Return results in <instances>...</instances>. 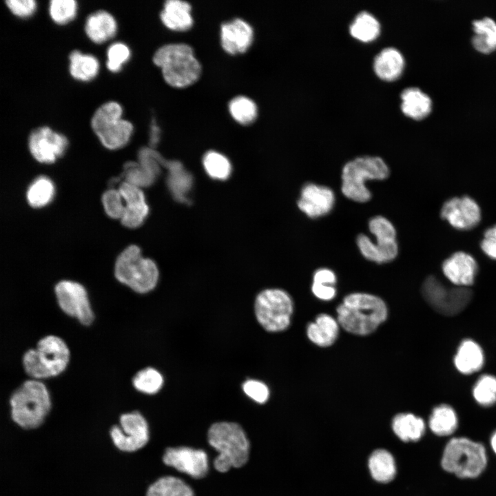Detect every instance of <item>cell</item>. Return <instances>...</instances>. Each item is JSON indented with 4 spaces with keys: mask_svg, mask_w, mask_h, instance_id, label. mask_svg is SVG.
<instances>
[{
    "mask_svg": "<svg viewBox=\"0 0 496 496\" xmlns=\"http://www.w3.org/2000/svg\"><path fill=\"white\" fill-rule=\"evenodd\" d=\"M337 320L345 331L365 336L375 332L387 319L386 303L380 297L364 292L345 296L336 308Z\"/></svg>",
    "mask_w": 496,
    "mask_h": 496,
    "instance_id": "6da1fadb",
    "label": "cell"
},
{
    "mask_svg": "<svg viewBox=\"0 0 496 496\" xmlns=\"http://www.w3.org/2000/svg\"><path fill=\"white\" fill-rule=\"evenodd\" d=\"M11 418L24 429H34L44 422L51 409L46 386L40 380L23 382L10 398Z\"/></svg>",
    "mask_w": 496,
    "mask_h": 496,
    "instance_id": "7a4b0ae2",
    "label": "cell"
},
{
    "mask_svg": "<svg viewBox=\"0 0 496 496\" xmlns=\"http://www.w3.org/2000/svg\"><path fill=\"white\" fill-rule=\"evenodd\" d=\"M153 62L161 68L163 79L174 87H185L200 77L202 68L191 46L186 43H169L159 48Z\"/></svg>",
    "mask_w": 496,
    "mask_h": 496,
    "instance_id": "3957f363",
    "label": "cell"
},
{
    "mask_svg": "<svg viewBox=\"0 0 496 496\" xmlns=\"http://www.w3.org/2000/svg\"><path fill=\"white\" fill-rule=\"evenodd\" d=\"M208 441L218 452L214 466L219 472L240 467L247 462L249 442L238 424L226 422L214 424L209 430Z\"/></svg>",
    "mask_w": 496,
    "mask_h": 496,
    "instance_id": "277c9868",
    "label": "cell"
},
{
    "mask_svg": "<svg viewBox=\"0 0 496 496\" xmlns=\"http://www.w3.org/2000/svg\"><path fill=\"white\" fill-rule=\"evenodd\" d=\"M390 170L380 156H362L348 161L342 169L341 191L343 195L357 203L368 202L371 193L365 183L367 180H384Z\"/></svg>",
    "mask_w": 496,
    "mask_h": 496,
    "instance_id": "5b68a950",
    "label": "cell"
},
{
    "mask_svg": "<svg viewBox=\"0 0 496 496\" xmlns=\"http://www.w3.org/2000/svg\"><path fill=\"white\" fill-rule=\"evenodd\" d=\"M114 273L120 282L140 293L154 289L159 276L155 262L142 257L140 248L136 245L127 247L120 254Z\"/></svg>",
    "mask_w": 496,
    "mask_h": 496,
    "instance_id": "8992f818",
    "label": "cell"
},
{
    "mask_svg": "<svg viewBox=\"0 0 496 496\" xmlns=\"http://www.w3.org/2000/svg\"><path fill=\"white\" fill-rule=\"evenodd\" d=\"M369 229L375 241L364 234H359L356 238L357 246L362 256L378 264L393 260L398 254V244L393 223L384 216H375L369 220Z\"/></svg>",
    "mask_w": 496,
    "mask_h": 496,
    "instance_id": "52a82bcc",
    "label": "cell"
},
{
    "mask_svg": "<svg viewBox=\"0 0 496 496\" xmlns=\"http://www.w3.org/2000/svg\"><path fill=\"white\" fill-rule=\"evenodd\" d=\"M486 464L485 449L466 438H454L446 445L442 459L443 468L459 477H475Z\"/></svg>",
    "mask_w": 496,
    "mask_h": 496,
    "instance_id": "ba28073f",
    "label": "cell"
},
{
    "mask_svg": "<svg viewBox=\"0 0 496 496\" xmlns=\"http://www.w3.org/2000/svg\"><path fill=\"white\" fill-rule=\"evenodd\" d=\"M254 311L258 322L266 331L280 332L291 324L293 302L285 290L267 289L256 296Z\"/></svg>",
    "mask_w": 496,
    "mask_h": 496,
    "instance_id": "9c48e42d",
    "label": "cell"
},
{
    "mask_svg": "<svg viewBox=\"0 0 496 496\" xmlns=\"http://www.w3.org/2000/svg\"><path fill=\"white\" fill-rule=\"evenodd\" d=\"M422 294L426 302L437 313L453 316L461 313L470 303L472 291L466 287H447L433 276L424 281Z\"/></svg>",
    "mask_w": 496,
    "mask_h": 496,
    "instance_id": "30bf717a",
    "label": "cell"
},
{
    "mask_svg": "<svg viewBox=\"0 0 496 496\" xmlns=\"http://www.w3.org/2000/svg\"><path fill=\"white\" fill-rule=\"evenodd\" d=\"M119 426H113L110 434L114 446L123 452H134L146 445L149 428L145 417L138 411L123 413Z\"/></svg>",
    "mask_w": 496,
    "mask_h": 496,
    "instance_id": "8fae6325",
    "label": "cell"
},
{
    "mask_svg": "<svg viewBox=\"0 0 496 496\" xmlns=\"http://www.w3.org/2000/svg\"><path fill=\"white\" fill-rule=\"evenodd\" d=\"M55 295L61 309L67 315L75 318L85 326L90 325L94 319L87 293L79 282L70 280L59 282Z\"/></svg>",
    "mask_w": 496,
    "mask_h": 496,
    "instance_id": "7c38bea8",
    "label": "cell"
},
{
    "mask_svg": "<svg viewBox=\"0 0 496 496\" xmlns=\"http://www.w3.org/2000/svg\"><path fill=\"white\" fill-rule=\"evenodd\" d=\"M68 145L67 138L47 126L34 130L29 136L28 147L32 156L42 163H52L61 157Z\"/></svg>",
    "mask_w": 496,
    "mask_h": 496,
    "instance_id": "4fadbf2b",
    "label": "cell"
},
{
    "mask_svg": "<svg viewBox=\"0 0 496 496\" xmlns=\"http://www.w3.org/2000/svg\"><path fill=\"white\" fill-rule=\"evenodd\" d=\"M440 216L453 227L469 230L481 220V209L477 203L468 196L453 197L442 206Z\"/></svg>",
    "mask_w": 496,
    "mask_h": 496,
    "instance_id": "5bb4252c",
    "label": "cell"
},
{
    "mask_svg": "<svg viewBox=\"0 0 496 496\" xmlns=\"http://www.w3.org/2000/svg\"><path fill=\"white\" fill-rule=\"evenodd\" d=\"M335 202L331 188L308 183L301 189L297 205L300 210L310 218H318L331 212Z\"/></svg>",
    "mask_w": 496,
    "mask_h": 496,
    "instance_id": "9a60e30c",
    "label": "cell"
},
{
    "mask_svg": "<svg viewBox=\"0 0 496 496\" xmlns=\"http://www.w3.org/2000/svg\"><path fill=\"white\" fill-rule=\"evenodd\" d=\"M35 349L50 378L59 375L66 369L70 360V350L61 338L46 335L38 341Z\"/></svg>",
    "mask_w": 496,
    "mask_h": 496,
    "instance_id": "2e32d148",
    "label": "cell"
},
{
    "mask_svg": "<svg viewBox=\"0 0 496 496\" xmlns=\"http://www.w3.org/2000/svg\"><path fill=\"white\" fill-rule=\"evenodd\" d=\"M163 462L194 478L204 477L208 470L207 456L202 450L188 447L168 448Z\"/></svg>",
    "mask_w": 496,
    "mask_h": 496,
    "instance_id": "e0dca14e",
    "label": "cell"
},
{
    "mask_svg": "<svg viewBox=\"0 0 496 496\" xmlns=\"http://www.w3.org/2000/svg\"><path fill=\"white\" fill-rule=\"evenodd\" d=\"M442 269L446 278L455 286L468 287L475 281L478 265L469 254L457 251L443 262Z\"/></svg>",
    "mask_w": 496,
    "mask_h": 496,
    "instance_id": "ac0fdd59",
    "label": "cell"
},
{
    "mask_svg": "<svg viewBox=\"0 0 496 496\" xmlns=\"http://www.w3.org/2000/svg\"><path fill=\"white\" fill-rule=\"evenodd\" d=\"M254 39L252 27L241 19H235L222 24L220 42L224 50L230 54L246 52Z\"/></svg>",
    "mask_w": 496,
    "mask_h": 496,
    "instance_id": "d6986e66",
    "label": "cell"
},
{
    "mask_svg": "<svg viewBox=\"0 0 496 496\" xmlns=\"http://www.w3.org/2000/svg\"><path fill=\"white\" fill-rule=\"evenodd\" d=\"M340 325L337 318L322 313L307 325L306 335L310 342L319 347L333 345L340 332Z\"/></svg>",
    "mask_w": 496,
    "mask_h": 496,
    "instance_id": "ffe728a7",
    "label": "cell"
},
{
    "mask_svg": "<svg viewBox=\"0 0 496 496\" xmlns=\"http://www.w3.org/2000/svg\"><path fill=\"white\" fill-rule=\"evenodd\" d=\"M191 5L185 1L167 0L165 2L160 17L169 29L185 31L193 25Z\"/></svg>",
    "mask_w": 496,
    "mask_h": 496,
    "instance_id": "44dd1931",
    "label": "cell"
},
{
    "mask_svg": "<svg viewBox=\"0 0 496 496\" xmlns=\"http://www.w3.org/2000/svg\"><path fill=\"white\" fill-rule=\"evenodd\" d=\"M117 23L114 17L105 10H98L88 16L85 31L94 43L101 44L114 37Z\"/></svg>",
    "mask_w": 496,
    "mask_h": 496,
    "instance_id": "7402d4cb",
    "label": "cell"
},
{
    "mask_svg": "<svg viewBox=\"0 0 496 496\" xmlns=\"http://www.w3.org/2000/svg\"><path fill=\"white\" fill-rule=\"evenodd\" d=\"M404 67V59L401 52L394 47L382 49L375 56L373 68L377 75L384 80L399 77Z\"/></svg>",
    "mask_w": 496,
    "mask_h": 496,
    "instance_id": "603a6c76",
    "label": "cell"
},
{
    "mask_svg": "<svg viewBox=\"0 0 496 496\" xmlns=\"http://www.w3.org/2000/svg\"><path fill=\"white\" fill-rule=\"evenodd\" d=\"M133 129L130 121L120 118L110 122L95 134L104 147L117 149L128 143Z\"/></svg>",
    "mask_w": 496,
    "mask_h": 496,
    "instance_id": "cb8c5ba5",
    "label": "cell"
},
{
    "mask_svg": "<svg viewBox=\"0 0 496 496\" xmlns=\"http://www.w3.org/2000/svg\"><path fill=\"white\" fill-rule=\"evenodd\" d=\"M163 167L168 169L167 185L178 201L187 203L188 194L192 186V177L178 161H166Z\"/></svg>",
    "mask_w": 496,
    "mask_h": 496,
    "instance_id": "d4e9b609",
    "label": "cell"
},
{
    "mask_svg": "<svg viewBox=\"0 0 496 496\" xmlns=\"http://www.w3.org/2000/svg\"><path fill=\"white\" fill-rule=\"evenodd\" d=\"M401 109L406 115L421 119L428 115L432 109L430 96L417 87L404 89L400 94Z\"/></svg>",
    "mask_w": 496,
    "mask_h": 496,
    "instance_id": "484cf974",
    "label": "cell"
},
{
    "mask_svg": "<svg viewBox=\"0 0 496 496\" xmlns=\"http://www.w3.org/2000/svg\"><path fill=\"white\" fill-rule=\"evenodd\" d=\"M457 369L464 374L479 371L484 364V354L480 346L467 339L462 342L454 358Z\"/></svg>",
    "mask_w": 496,
    "mask_h": 496,
    "instance_id": "4316f807",
    "label": "cell"
},
{
    "mask_svg": "<svg viewBox=\"0 0 496 496\" xmlns=\"http://www.w3.org/2000/svg\"><path fill=\"white\" fill-rule=\"evenodd\" d=\"M394 433L402 441H417L425 430L424 420L413 413H401L395 415L391 422Z\"/></svg>",
    "mask_w": 496,
    "mask_h": 496,
    "instance_id": "83f0119b",
    "label": "cell"
},
{
    "mask_svg": "<svg viewBox=\"0 0 496 496\" xmlns=\"http://www.w3.org/2000/svg\"><path fill=\"white\" fill-rule=\"evenodd\" d=\"M368 466L373 479L380 483L391 481L396 474L395 459L385 449L374 451L369 457Z\"/></svg>",
    "mask_w": 496,
    "mask_h": 496,
    "instance_id": "f1b7e54d",
    "label": "cell"
},
{
    "mask_svg": "<svg viewBox=\"0 0 496 496\" xmlns=\"http://www.w3.org/2000/svg\"><path fill=\"white\" fill-rule=\"evenodd\" d=\"M473 28L472 44L477 50L489 53L496 49V22L492 18L485 17L473 21Z\"/></svg>",
    "mask_w": 496,
    "mask_h": 496,
    "instance_id": "f546056e",
    "label": "cell"
},
{
    "mask_svg": "<svg viewBox=\"0 0 496 496\" xmlns=\"http://www.w3.org/2000/svg\"><path fill=\"white\" fill-rule=\"evenodd\" d=\"M69 60L70 73L76 80L89 81L93 79L99 72V61L92 54L74 50L70 53Z\"/></svg>",
    "mask_w": 496,
    "mask_h": 496,
    "instance_id": "4dcf8cb0",
    "label": "cell"
},
{
    "mask_svg": "<svg viewBox=\"0 0 496 496\" xmlns=\"http://www.w3.org/2000/svg\"><path fill=\"white\" fill-rule=\"evenodd\" d=\"M380 31V24L376 17L367 11L356 14L349 25L351 34L362 41L375 39Z\"/></svg>",
    "mask_w": 496,
    "mask_h": 496,
    "instance_id": "1f68e13d",
    "label": "cell"
},
{
    "mask_svg": "<svg viewBox=\"0 0 496 496\" xmlns=\"http://www.w3.org/2000/svg\"><path fill=\"white\" fill-rule=\"evenodd\" d=\"M146 496H194L192 488L181 479L167 476L151 484Z\"/></svg>",
    "mask_w": 496,
    "mask_h": 496,
    "instance_id": "d6a6232c",
    "label": "cell"
},
{
    "mask_svg": "<svg viewBox=\"0 0 496 496\" xmlns=\"http://www.w3.org/2000/svg\"><path fill=\"white\" fill-rule=\"evenodd\" d=\"M457 425V418L452 407L441 404L434 408L429 419V426L435 434L450 435L456 429Z\"/></svg>",
    "mask_w": 496,
    "mask_h": 496,
    "instance_id": "836d02e7",
    "label": "cell"
},
{
    "mask_svg": "<svg viewBox=\"0 0 496 496\" xmlns=\"http://www.w3.org/2000/svg\"><path fill=\"white\" fill-rule=\"evenodd\" d=\"M54 195V186L52 180L46 176L37 178L29 186L26 196L30 206L42 207L48 205Z\"/></svg>",
    "mask_w": 496,
    "mask_h": 496,
    "instance_id": "e575fe53",
    "label": "cell"
},
{
    "mask_svg": "<svg viewBox=\"0 0 496 496\" xmlns=\"http://www.w3.org/2000/svg\"><path fill=\"white\" fill-rule=\"evenodd\" d=\"M229 111L233 118L242 125L253 123L258 114L256 104L245 96L233 98L229 103Z\"/></svg>",
    "mask_w": 496,
    "mask_h": 496,
    "instance_id": "d590c367",
    "label": "cell"
},
{
    "mask_svg": "<svg viewBox=\"0 0 496 496\" xmlns=\"http://www.w3.org/2000/svg\"><path fill=\"white\" fill-rule=\"evenodd\" d=\"M132 384L137 391L152 395L161 390L163 384V378L156 369L147 367L134 376Z\"/></svg>",
    "mask_w": 496,
    "mask_h": 496,
    "instance_id": "8d00e7d4",
    "label": "cell"
},
{
    "mask_svg": "<svg viewBox=\"0 0 496 496\" xmlns=\"http://www.w3.org/2000/svg\"><path fill=\"white\" fill-rule=\"evenodd\" d=\"M203 163L206 172L214 179L225 180L231 174V165L229 161L219 152H207L204 155Z\"/></svg>",
    "mask_w": 496,
    "mask_h": 496,
    "instance_id": "74e56055",
    "label": "cell"
},
{
    "mask_svg": "<svg viewBox=\"0 0 496 496\" xmlns=\"http://www.w3.org/2000/svg\"><path fill=\"white\" fill-rule=\"evenodd\" d=\"M473 394L475 400L482 406H488L496 402V378L483 375L476 382Z\"/></svg>",
    "mask_w": 496,
    "mask_h": 496,
    "instance_id": "f35d334b",
    "label": "cell"
},
{
    "mask_svg": "<svg viewBox=\"0 0 496 496\" xmlns=\"http://www.w3.org/2000/svg\"><path fill=\"white\" fill-rule=\"evenodd\" d=\"M123 108L115 101H109L101 105L94 112L92 120L91 127L96 132L107 123L122 118Z\"/></svg>",
    "mask_w": 496,
    "mask_h": 496,
    "instance_id": "ab89813d",
    "label": "cell"
},
{
    "mask_svg": "<svg viewBox=\"0 0 496 496\" xmlns=\"http://www.w3.org/2000/svg\"><path fill=\"white\" fill-rule=\"evenodd\" d=\"M77 8V2L74 0H52L49 6L50 15L56 23L66 24L76 17Z\"/></svg>",
    "mask_w": 496,
    "mask_h": 496,
    "instance_id": "60d3db41",
    "label": "cell"
},
{
    "mask_svg": "<svg viewBox=\"0 0 496 496\" xmlns=\"http://www.w3.org/2000/svg\"><path fill=\"white\" fill-rule=\"evenodd\" d=\"M125 181L140 188L151 185L156 178L151 172L143 167L138 163L130 162L125 166Z\"/></svg>",
    "mask_w": 496,
    "mask_h": 496,
    "instance_id": "b9f144b4",
    "label": "cell"
},
{
    "mask_svg": "<svg viewBox=\"0 0 496 496\" xmlns=\"http://www.w3.org/2000/svg\"><path fill=\"white\" fill-rule=\"evenodd\" d=\"M149 212L145 201L125 204L122 224L129 228H136L142 225Z\"/></svg>",
    "mask_w": 496,
    "mask_h": 496,
    "instance_id": "7bdbcfd3",
    "label": "cell"
},
{
    "mask_svg": "<svg viewBox=\"0 0 496 496\" xmlns=\"http://www.w3.org/2000/svg\"><path fill=\"white\" fill-rule=\"evenodd\" d=\"M130 54V48L125 43L121 42L112 43L107 50V69L112 72H119L123 65L129 60Z\"/></svg>",
    "mask_w": 496,
    "mask_h": 496,
    "instance_id": "ee69618b",
    "label": "cell"
},
{
    "mask_svg": "<svg viewBox=\"0 0 496 496\" xmlns=\"http://www.w3.org/2000/svg\"><path fill=\"white\" fill-rule=\"evenodd\" d=\"M123 198L118 189H111L105 192L102 203L106 214L111 218H121L125 208Z\"/></svg>",
    "mask_w": 496,
    "mask_h": 496,
    "instance_id": "f6af8a7d",
    "label": "cell"
},
{
    "mask_svg": "<svg viewBox=\"0 0 496 496\" xmlns=\"http://www.w3.org/2000/svg\"><path fill=\"white\" fill-rule=\"evenodd\" d=\"M23 366L25 373L33 380H40L50 376L39 361L35 349H30L23 355Z\"/></svg>",
    "mask_w": 496,
    "mask_h": 496,
    "instance_id": "bcb514c9",
    "label": "cell"
},
{
    "mask_svg": "<svg viewBox=\"0 0 496 496\" xmlns=\"http://www.w3.org/2000/svg\"><path fill=\"white\" fill-rule=\"evenodd\" d=\"M245 393L258 403H265L269 397L268 386L259 380H248L242 384Z\"/></svg>",
    "mask_w": 496,
    "mask_h": 496,
    "instance_id": "7dc6e473",
    "label": "cell"
},
{
    "mask_svg": "<svg viewBox=\"0 0 496 496\" xmlns=\"http://www.w3.org/2000/svg\"><path fill=\"white\" fill-rule=\"evenodd\" d=\"M6 3L14 15L22 18L32 16L37 9L34 0H7Z\"/></svg>",
    "mask_w": 496,
    "mask_h": 496,
    "instance_id": "c3c4849f",
    "label": "cell"
},
{
    "mask_svg": "<svg viewBox=\"0 0 496 496\" xmlns=\"http://www.w3.org/2000/svg\"><path fill=\"white\" fill-rule=\"evenodd\" d=\"M119 191L125 204L145 201V196L141 188L126 181L121 183Z\"/></svg>",
    "mask_w": 496,
    "mask_h": 496,
    "instance_id": "681fc988",
    "label": "cell"
},
{
    "mask_svg": "<svg viewBox=\"0 0 496 496\" xmlns=\"http://www.w3.org/2000/svg\"><path fill=\"white\" fill-rule=\"evenodd\" d=\"M480 247L487 256L496 260V225L484 231Z\"/></svg>",
    "mask_w": 496,
    "mask_h": 496,
    "instance_id": "f907efd6",
    "label": "cell"
},
{
    "mask_svg": "<svg viewBox=\"0 0 496 496\" xmlns=\"http://www.w3.org/2000/svg\"><path fill=\"white\" fill-rule=\"evenodd\" d=\"M311 292L313 296L322 301H331L337 294L335 286L312 282Z\"/></svg>",
    "mask_w": 496,
    "mask_h": 496,
    "instance_id": "816d5d0a",
    "label": "cell"
},
{
    "mask_svg": "<svg viewBox=\"0 0 496 496\" xmlns=\"http://www.w3.org/2000/svg\"><path fill=\"white\" fill-rule=\"evenodd\" d=\"M312 282L335 286L337 282V276L335 273L330 269L320 268L314 271Z\"/></svg>",
    "mask_w": 496,
    "mask_h": 496,
    "instance_id": "f5cc1de1",
    "label": "cell"
},
{
    "mask_svg": "<svg viewBox=\"0 0 496 496\" xmlns=\"http://www.w3.org/2000/svg\"><path fill=\"white\" fill-rule=\"evenodd\" d=\"M161 128L156 123L155 118L152 120L149 129V147L154 148L158 144L161 138Z\"/></svg>",
    "mask_w": 496,
    "mask_h": 496,
    "instance_id": "db71d44e",
    "label": "cell"
},
{
    "mask_svg": "<svg viewBox=\"0 0 496 496\" xmlns=\"http://www.w3.org/2000/svg\"><path fill=\"white\" fill-rule=\"evenodd\" d=\"M491 445H492V447H493L494 451L496 453V432L494 433V435L492 437Z\"/></svg>",
    "mask_w": 496,
    "mask_h": 496,
    "instance_id": "11a10c76",
    "label": "cell"
}]
</instances>
